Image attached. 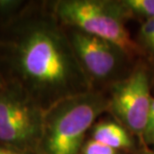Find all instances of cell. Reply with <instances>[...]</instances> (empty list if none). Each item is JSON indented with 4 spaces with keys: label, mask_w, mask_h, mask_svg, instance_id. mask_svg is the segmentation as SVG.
<instances>
[{
    "label": "cell",
    "mask_w": 154,
    "mask_h": 154,
    "mask_svg": "<svg viewBox=\"0 0 154 154\" xmlns=\"http://www.w3.org/2000/svg\"><path fill=\"white\" fill-rule=\"evenodd\" d=\"M0 154H37L35 151L23 150L0 142Z\"/></svg>",
    "instance_id": "cell-11"
},
{
    "label": "cell",
    "mask_w": 154,
    "mask_h": 154,
    "mask_svg": "<svg viewBox=\"0 0 154 154\" xmlns=\"http://www.w3.org/2000/svg\"><path fill=\"white\" fill-rule=\"evenodd\" d=\"M142 139L147 144L154 145V124L150 126V127L146 128V130L144 131V133L142 135Z\"/></svg>",
    "instance_id": "cell-12"
},
{
    "label": "cell",
    "mask_w": 154,
    "mask_h": 154,
    "mask_svg": "<svg viewBox=\"0 0 154 154\" xmlns=\"http://www.w3.org/2000/svg\"><path fill=\"white\" fill-rule=\"evenodd\" d=\"M148 51L150 52V53H151L153 56H154V43H153V45L151 46V47H150L149 49H148Z\"/></svg>",
    "instance_id": "cell-15"
},
{
    "label": "cell",
    "mask_w": 154,
    "mask_h": 154,
    "mask_svg": "<svg viewBox=\"0 0 154 154\" xmlns=\"http://www.w3.org/2000/svg\"><path fill=\"white\" fill-rule=\"evenodd\" d=\"M80 154H124L123 151L112 148L105 144L88 138L83 144Z\"/></svg>",
    "instance_id": "cell-9"
},
{
    "label": "cell",
    "mask_w": 154,
    "mask_h": 154,
    "mask_svg": "<svg viewBox=\"0 0 154 154\" xmlns=\"http://www.w3.org/2000/svg\"><path fill=\"white\" fill-rule=\"evenodd\" d=\"M43 113L25 92L7 81L0 91V142L36 152Z\"/></svg>",
    "instance_id": "cell-4"
},
{
    "label": "cell",
    "mask_w": 154,
    "mask_h": 154,
    "mask_svg": "<svg viewBox=\"0 0 154 154\" xmlns=\"http://www.w3.org/2000/svg\"><path fill=\"white\" fill-rule=\"evenodd\" d=\"M142 154H154V151H145Z\"/></svg>",
    "instance_id": "cell-16"
},
{
    "label": "cell",
    "mask_w": 154,
    "mask_h": 154,
    "mask_svg": "<svg viewBox=\"0 0 154 154\" xmlns=\"http://www.w3.org/2000/svg\"><path fill=\"white\" fill-rule=\"evenodd\" d=\"M138 35L139 43L148 50L154 43V17L143 21Z\"/></svg>",
    "instance_id": "cell-10"
},
{
    "label": "cell",
    "mask_w": 154,
    "mask_h": 154,
    "mask_svg": "<svg viewBox=\"0 0 154 154\" xmlns=\"http://www.w3.org/2000/svg\"><path fill=\"white\" fill-rule=\"evenodd\" d=\"M151 100L149 76L144 69L137 68L114 83L108 99V110L129 132L142 138Z\"/></svg>",
    "instance_id": "cell-5"
},
{
    "label": "cell",
    "mask_w": 154,
    "mask_h": 154,
    "mask_svg": "<svg viewBox=\"0 0 154 154\" xmlns=\"http://www.w3.org/2000/svg\"><path fill=\"white\" fill-rule=\"evenodd\" d=\"M154 124V97H152L151 104H150V109H149V115H148V121H147L146 128L150 127L151 125ZM146 130V129H145Z\"/></svg>",
    "instance_id": "cell-13"
},
{
    "label": "cell",
    "mask_w": 154,
    "mask_h": 154,
    "mask_svg": "<svg viewBox=\"0 0 154 154\" xmlns=\"http://www.w3.org/2000/svg\"><path fill=\"white\" fill-rule=\"evenodd\" d=\"M126 17L142 18L144 21L154 17V0H119Z\"/></svg>",
    "instance_id": "cell-8"
},
{
    "label": "cell",
    "mask_w": 154,
    "mask_h": 154,
    "mask_svg": "<svg viewBox=\"0 0 154 154\" xmlns=\"http://www.w3.org/2000/svg\"><path fill=\"white\" fill-rule=\"evenodd\" d=\"M64 27V26H63ZM65 28L78 62L93 87L94 82L114 79L128 56L113 43L80 30Z\"/></svg>",
    "instance_id": "cell-6"
},
{
    "label": "cell",
    "mask_w": 154,
    "mask_h": 154,
    "mask_svg": "<svg viewBox=\"0 0 154 154\" xmlns=\"http://www.w3.org/2000/svg\"><path fill=\"white\" fill-rule=\"evenodd\" d=\"M48 5L62 26L111 42L128 57L137 54L138 45L126 28L127 17L118 1L57 0Z\"/></svg>",
    "instance_id": "cell-3"
},
{
    "label": "cell",
    "mask_w": 154,
    "mask_h": 154,
    "mask_svg": "<svg viewBox=\"0 0 154 154\" xmlns=\"http://www.w3.org/2000/svg\"><path fill=\"white\" fill-rule=\"evenodd\" d=\"M6 83H7V80L5 79V77L3 76L2 72L0 71V91H1L3 88H4V86L6 85Z\"/></svg>",
    "instance_id": "cell-14"
},
{
    "label": "cell",
    "mask_w": 154,
    "mask_h": 154,
    "mask_svg": "<svg viewBox=\"0 0 154 154\" xmlns=\"http://www.w3.org/2000/svg\"><path fill=\"white\" fill-rule=\"evenodd\" d=\"M91 139H94L112 148L125 151L133 148L134 141L129 131L114 120L96 121L91 128Z\"/></svg>",
    "instance_id": "cell-7"
},
{
    "label": "cell",
    "mask_w": 154,
    "mask_h": 154,
    "mask_svg": "<svg viewBox=\"0 0 154 154\" xmlns=\"http://www.w3.org/2000/svg\"><path fill=\"white\" fill-rule=\"evenodd\" d=\"M108 110V99L91 90L58 101L43 113L37 154H80L88 132Z\"/></svg>",
    "instance_id": "cell-2"
},
{
    "label": "cell",
    "mask_w": 154,
    "mask_h": 154,
    "mask_svg": "<svg viewBox=\"0 0 154 154\" xmlns=\"http://www.w3.org/2000/svg\"><path fill=\"white\" fill-rule=\"evenodd\" d=\"M0 71L44 111L94 90L48 2H25L0 20Z\"/></svg>",
    "instance_id": "cell-1"
}]
</instances>
